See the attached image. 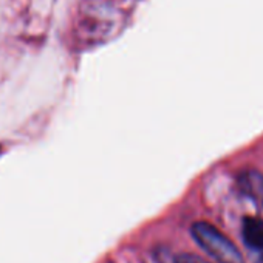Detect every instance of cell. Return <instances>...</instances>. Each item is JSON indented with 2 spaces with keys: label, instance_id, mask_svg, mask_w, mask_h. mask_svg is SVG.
Returning <instances> with one entry per match:
<instances>
[{
  "label": "cell",
  "instance_id": "cell-4",
  "mask_svg": "<svg viewBox=\"0 0 263 263\" xmlns=\"http://www.w3.org/2000/svg\"><path fill=\"white\" fill-rule=\"evenodd\" d=\"M175 263H208V261L201 257L194 255V254H180L175 258Z\"/></svg>",
  "mask_w": 263,
  "mask_h": 263
},
{
  "label": "cell",
  "instance_id": "cell-2",
  "mask_svg": "<svg viewBox=\"0 0 263 263\" xmlns=\"http://www.w3.org/2000/svg\"><path fill=\"white\" fill-rule=\"evenodd\" d=\"M241 237L248 248L260 255L263 263V220L255 217H245L241 224Z\"/></svg>",
  "mask_w": 263,
  "mask_h": 263
},
{
  "label": "cell",
  "instance_id": "cell-5",
  "mask_svg": "<svg viewBox=\"0 0 263 263\" xmlns=\"http://www.w3.org/2000/svg\"><path fill=\"white\" fill-rule=\"evenodd\" d=\"M261 206H263V201H261Z\"/></svg>",
  "mask_w": 263,
  "mask_h": 263
},
{
  "label": "cell",
  "instance_id": "cell-1",
  "mask_svg": "<svg viewBox=\"0 0 263 263\" xmlns=\"http://www.w3.org/2000/svg\"><path fill=\"white\" fill-rule=\"evenodd\" d=\"M195 241L218 263H245L238 248L215 226L206 221H197L191 228Z\"/></svg>",
  "mask_w": 263,
  "mask_h": 263
},
{
  "label": "cell",
  "instance_id": "cell-3",
  "mask_svg": "<svg viewBox=\"0 0 263 263\" xmlns=\"http://www.w3.org/2000/svg\"><path fill=\"white\" fill-rule=\"evenodd\" d=\"M240 187L245 194H248L251 198L257 200L260 204L263 201V175L255 172V171H249L240 175Z\"/></svg>",
  "mask_w": 263,
  "mask_h": 263
}]
</instances>
